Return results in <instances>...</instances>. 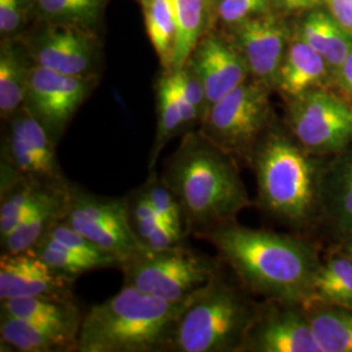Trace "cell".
<instances>
[{
    "label": "cell",
    "mask_w": 352,
    "mask_h": 352,
    "mask_svg": "<svg viewBox=\"0 0 352 352\" xmlns=\"http://www.w3.org/2000/svg\"><path fill=\"white\" fill-rule=\"evenodd\" d=\"M218 252L239 285L266 300L305 305L321 265L315 247L299 236L235 221L197 234Z\"/></svg>",
    "instance_id": "1"
},
{
    "label": "cell",
    "mask_w": 352,
    "mask_h": 352,
    "mask_svg": "<svg viewBox=\"0 0 352 352\" xmlns=\"http://www.w3.org/2000/svg\"><path fill=\"white\" fill-rule=\"evenodd\" d=\"M161 177L180 205L187 234L234 222L251 206L236 160L200 132L183 135Z\"/></svg>",
    "instance_id": "2"
},
{
    "label": "cell",
    "mask_w": 352,
    "mask_h": 352,
    "mask_svg": "<svg viewBox=\"0 0 352 352\" xmlns=\"http://www.w3.org/2000/svg\"><path fill=\"white\" fill-rule=\"evenodd\" d=\"M189 298L166 300L124 286L84 315L76 351H170Z\"/></svg>",
    "instance_id": "3"
},
{
    "label": "cell",
    "mask_w": 352,
    "mask_h": 352,
    "mask_svg": "<svg viewBox=\"0 0 352 352\" xmlns=\"http://www.w3.org/2000/svg\"><path fill=\"white\" fill-rule=\"evenodd\" d=\"M316 155L305 151L289 129L272 126L257 144L250 164L257 183V201L265 213L289 226L308 225L320 210Z\"/></svg>",
    "instance_id": "4"
},
{
    "label": "cell",
    "mask_w": 352,
    "mask_h": 352,
    "mask_svg": "<svg viewBox=\"0 0 352 352\" xmlns=\"http://www.w3.org/2000/svg\"><path fill=\"white\" fill-rule=\"evenodd\" d=\"M260 304L221 273L189 298L171 342L174 352H241Z\"/></svg>",
    "instance_id": "5"
},
{
    "label": "cell",
    "mask_w": 352,
    "mask_h": 352,
    "mask_svg": "<svg viewBox=\"0 0 352 352\" xmlns=\"http://www.w3.org/2000/svg\"><path fill=\"white\" fill-rule=\"evenodd\" d=\"M272 90L251 77L210 106L199 132L235 160L250 164L257 144L276 124Z\"/></svg>",
    "instance_id": "6"
},
{
    "label": "cell",
    "mask_w": 352,
    "mask_h": 352,
    "mask_svg": "<svg viewBox=\"0 0 352 352\" xmlns=\"http://www.w3.org/2000/svg\"><path fill=\"white\" fill-rule=\"evenodd\" d=\"M124 286L166 300H186L219 274L217 261L184 244L164 251H139L119 265Z\"/></svg>",
    "instance_id": "7"
},
{
    "label": "cell",
    "mask_w": 352,
    "mask_h": 352,
    "mask_svg": "<svg viewBox=\"0 0 352 352\" xmlns=\"http://www.w3.org/2000/svg\"><path fill=\"white\" fill-rule=\"evenodd\" d=\"M289 133L316 157L336 155L352 144V104L327 88L287 100Z\"/></svg>",
    "instance_id": "8"
},
{
    "label": "cell",
    "mask_w": 352,
    "mask_h": 352,
    "mask_svg": "<svg viewBox=\"0 0 352 352\" xmlns=\"http://www.w3.org/2000/svg\"><path fill=\"white\" fill-rule=\"evenodd\" d=\"M60 219L110 253L119 265L142 247L132 228L126 197H103L69 183Z\"/></svg>",
    "instance_id": "9"
},
{
    "label": "cell",
    "mask_w": 352,
    "mask_h": 352,
    "mask_svg": "<svg viewBox=\"0 0 352 352\" xmlns=\"http://www.w3.org/2000/svg\"><path fill=\"white\" fill-rule=\"evenodd\" d=\"M19 39L36 65L64 75H100L102 47L96 32L37 20Z\"/></svg>",
    "instance_id": "10"
},
{
    "label": "cell",
    "mask_w": 352,
    "mask_h": 352,
    "mask_svg": "<svg viewBox=\"0 0 352 352\" xmlns=\"http://www.w3.org/2000/svg\"><path fill=\"white\" fill-rule=\"evenodd\" d=\"M98 82L100 75H64L33 64L24 106L58 142Z\"/></svg>",
    "instance_id": "11"
},
{
    "label": "cell",
    "mask_w": 352,
    "mask_h": 352,
    "mask_svg": "<svg viewBox=\"0 0 352 352\" xmlns=\"http://www.w3.org/2000/svg\"><path fill=\"white\" fill-rule=\"evenodd\" d=\"M322 352L302 305L266 300L241 352Z\"/></svg>",
    "instance_id": "12"
},
{
    "label": "cell",
    "mask_w": 352,
    "mask_h": 352,
    "mask_svg": "<svg viewBox=\"0 0 352 352\" xmlns=\"http://www.w3.org/2000/svg\"><path fill=\"white\" fill-rule=\"evenodd\" d=\"M225 30L239 47L252 78L274 89L278 69L295 32L285 13L260 14Z\"/></svg>",
    "instance_id": "13"
},
{
    "label": "cell",
    "mask_w": 352,
    "mask_h": 352,
    "mask_svg": "<svg viewBox=\"0 0 352 352\" xmlns=\"http://www.w3.org/2000/svg\"><path fill=\"white\" fill-rule=\"evenodd\" d=\"M187 63L201 78L206 90L208 110L251 78L248 64L225 29L212 28L206 32L192 51Z\"/></svg>",
    "instance_id": "14"
},
{
    "label": "cell",
    "mask_w": 352,
    "mask_h": 352,
    "mask_svg": "<svg viewBox=\"0 0 352 352\" xmlns=\"http://www.w3.org/2000/svg\"><path fill=\"white\" fill-rule=\"evenodd\" d=\"M74 282L32 251L3 253L0 257V300L32 296L74 299Z\"/></svg>",
    "instance_id": "15"
},
{
    "label": "cell",
    "mask_w": 352,
    "mask_h": 352,
    "mask_svg": "<svg viewBox=\"0 0 352 352\" xmlns=\"http://www.w3.org/2000/svg\"><path fill=\"white\" fill-rule=\"evenodd\" d=\"M334 80L325 59L294 32L278 69L274 89L283 98L292 100L316 88H325Z\"/></svg>",
    "instance_id": "16"
},
{
    "label": "cell",
    "mask_w": 352,
    "mask_h": 352,
    "mask_svg": "<svg viewBox=\"0 0 352 352\" xmlns=\"http://www.w3.org/2000/svg\"><path fill=\"white\" fill-rule=\"evenodd\" d=\"M320 212L340 236H352V144L321 173Z\"/></svg>",
    "instance_id": "17"
},
{
    "label": "cell",
    "mask_w": 352,
    "mask_h": 352,
    "mask_svg": "<svg viewBox=\"0 0 352 352\" xmlns=\"http://www.w3.org/2000/svg\"><path fill=\"white\" fill-rule=\"evenodd\" d=\"M0 312L16 316L51 329L77 344L84 316L74 299L49 296L16 298L1 300Z\"/></svg>",
    "instance_id": "18"
},
{
    "label": "cell",
    "mask_w": 352,
    "mask_h": 352,
    "mask_svg": "<svg viewBox=\"0 0 352 352\" xmlns=\"http://www.w3.org/2000/svg\"><path fill=\"white\" fill-rule=\"evenodd\" d=\"M295 32L325 59L336 80L352 51V34L343 29L329 11L320 8L308 11Z\"/></svg>",
    "instance_id": "19"
},
{
    "label": "cell",
    "mask_w": 352,
    "mask_h": 352,
    "mask_svg": "<svg viewBox=\"0 0 352 352\" xmlns=\"http://www.w3.org/2000/svg\"><path fill=\"white\" fill-rule=\"evenodd\" d=\"M68 186L69 182H65L63 184H49L45 188L25 221L1 239L3 253L29 251L47 234L51 225L63 214Z\"/></svg>",
    "instance_id": "20"
},
{
    "label": "cell",
    "mask_w": 352,
    "mask_h": 352,
    "mask_svg": "<svg viewBox=\"0 0 352 352\" xmlns=\"http://www.w3.org/2000/svg\"><path fill=\"white\" fill-rule=\"evenodd\" d=\"M33 62L19 38L0 42V116L8 122L25 104Z\"/></svg>",
    "instance_id": "21"
},
{
    "label": "cell",
    "mask_w": 352,
    "mask_h": 352,
    "mask_svg": "<svg viewBox=\"0 0 352 352\" xmlns=\"http://www.w3.org/2000/svg\"><path fill=\"white\" fill-rule=\"evenodd\" d=\"M49 184L19 175L1 164V202H0V238H6L20 226L33 212Z\"/></svg>",
    "instance_id": "22"
},
{
    "label": "cell",
    "mask_w": 352,
    "mask_h": 352,
    "mask_svg": "<svg viewBox=\"0 0 352 352\" xmlns=\"http://www.w3.org/2000/svg\"><path fill=\"white\" fill-rule=\"evenodd\" d=\"M1 344L20 352L76 351L77 344L62 334L28 321L0 312Z\"/></svg>",
    "instance_id": "23"
},
{
    "label": "cell",
    "mask_w": 352,
    "mask_h": 352,
    "mask_svg": "<svg viewBox=\"0 0 352 352\" xmlns=\"http://www.w3.org/2000/svg\"><path fill=\"white\" fill-rule=\"evenodd\" d=\"M176 20L174 69L187 63L199 41L215 25L214 8L208 0H171ZM173 69V71H174Z\"/></svg>",
    "instance_id": "24"
},
{
    "label": "cell",
    "mask_w": 352,
    "mask_h": 352,
    "mask_svg": "<svg viewBox=\"0 0 352 352\" xmlns=\"http://www.w3.org/2000/svg\"><path fill=\"white\" fill-rule=\"evenodd\" d=\"M304 309L322 352H352V308L311 302Z\"/></svg>",
    "instance_id": "25"
},
{
    "label": "cell",
    "mask_w": 352,
    "mask_h": 352,
    "mask_svg": "<svg viewBox=\"0 0 352 352\" xmlns=\"http://www.w3.org/2000/svg\"><path fill=\"white\" fill-rule=\"evenodd\" d=\"M311 302L352 308L351 258L340 252L321 263L312 283L311 298L305 305Z\"/></svg>",
    "instance_id": "26"
},
{
    "label": "cell",
    "mask_w": 352,
    "mask_h": 352,
    "mask_svg": "<svg viewBox=\"0 0 352 352\" xmlns=\"http://www.w3.org/2000/svg\"><path fill=\"white\" fill-rule=\"evenodd\" d=\"M145 28L162 71L174 69L176 20L171 0H140Z\"/></svg>",
    "instance_id": "27"
},
{
    "label": "cell",
    "mask_w": 352,
    "mask_h": 352,
    "mask_svg": "<svg viewBox=\"0 0 352 352\" xmlns=\"http://www.w3.org/2000/svg\"><path fill=\"white\" fill-rule=\"evenodd\" d=\"M107 0H36V21L98 32Z\"/></svg>",
    "instance_id": "28"
},
{
    "label": "cell",
    "mask_w": 352,
    "mask_h": 352,
    "mask_svg": "<svg viewBox=\"0 0 352 352\" xmlns=\"http://www.w3.org/2000/svg\"><path fill=\"white\" fill-rule=\"evenodd\" d=\"M157 131L149 157V173L154 171L158 157L171 139L186 133V126L176 102L170 71H162L155 82Z\"/></svg>",
    "instance_id": "29"
},
{
    "label": "cell",
    "mask_w": 352,
    "mask_h": 352,
    "mask_svg": "<svg viewBox=\"0 0 352 352\" xmlns=\"http://www.w3.org/2000/svg\"><path fill=\"white\" fill-rule=\"evenodd\" d=\"M29 251L36 253L39 258H42L59 274L74 279L91 270L104 269L103 265L76 253L49 235H45Z\"/></svg>",
    "instance_id": "30"
},
{
    "label": "cell",
    "mask_w": 352,
    "mask_h": 352,
    "mask_svg": "<svg viewBox=\"0 0 352 352\" xmlns=\"http://www.w3.org/2000/svg\"><path fill=\"white\" fill-rule=\"evenodd\" d=\"M46 235L58 240L59 243H62L63 245L75 251L76 253L100 263L103 265V267H113V266L119 267V261L113 256L101 250L98 245L90 241L85 235L76 231L74 227L67 225L62 219L55 221L51 225Z\"/></svg>",
    "instance_id": "31"
},
{
    "label": "cell",
    "mask_w": 352,
    "mask_h": 352,
    "mask_svg": "<svg viewBox=\"0 0 352 352\" xmlns=\"http://www.w3.org/2000/svg\"><path fill=\"white\" fill-rule=\"evenodd\" d=\"M33 20L36 21V0H0L1 39L21 37Z\"/></svg>",
    "instance_id": "32"
},
{
    "label": "cell",
    "mask_w": 352,
    "mask_h": 352,
    "mask_svg": "<svg viewBox=\"0 0 352 352\" xmlns=\"http://www.w3.org/2000/svg\"><path fill=\"white\" fill-rule=\"evenodd\" d=\"M269 12H276L272 0H219L214 14L215 24H219L222 29H230Z\"/></svg>",
    "instance_id": "33"
},
{
    "label": "cell",
    "mask_w": 352,
    "mask_h": 352,
    "mask_svg": "<svg viewBox=\"0 0 352 352\" xmlns=\"http://www.w3.org/2000/svg\"><path fill=\"white\" fill-rule=\"evenodd\" d=\"M142 188L146 192L157 212L161 214L168 223L186 230L180 205L171 189L168 188L162 180V177H157L155 171H151L146 184L142 186Z\"/></svg>",
    "instance_id": "34"
},
{
    "label": "cell",
    "mask_w": 352,
    "mask_h": 352,
    "mask_svg": "<svg viewBox=\"0 0 352 352\" xmlns=\"http://www.w3.org/2000/svg\"><path fill=\"white\" fill-rule=\"evenodd\" d=\"M171 74H173L176 87L182 91V94L199 110V113H201V118L204 119L208 113V100H206V90L202 84L200 76L197 75V72L189 63L184 64L179 69L171 71Z\"/></svg>",
    "instance_id": "35"
},
{
    "label": "cell",
    "mask_w": 352,
    "mask_h": 352,
    "mask_svg": "<svg viewBox=\"0 0 352 352\" xmlns=\"http://www.w3.org/2000/svg\"><path fill=\"white\" fill-rule=\"evenodd\" d=\"M186 235L187 231L184 228H179L168 222H164L151 234L149 239L142 243V247L151 251L170 250L184 244Z\"/></svg>",
    "instance_id": "36"
},
{
    "label": "cell",
    "mask_w": 352,
    "mask_h": 352,
    "mask_svg": "<svg viewBox=\"0 0 352 352\" xmlns=\"http://www.w3.org/2000/svg\"><path fill=\"white\" fill-rule=\"evenodd\" d=\"M325 6L336 21L352 34V0H325Z\"/></svg>",
    "instance_id": "37"
},
{
    "label": "cell",
    "mask_w": 352,
    "mask_h": 352,
    "mask_svg": "<svg viewBox=\"0 0 352 352\" xmlns=\"http://www.w3.org/2000/svg\"><path fill=\"white\" fill-rule=\"evenodd\" d=\"M336 81L352 101V51L340 67L338 75L336 76Z\"/></svg>",
    "instance_id": "38"
},
{
    "label": "cell",
    "mask_w": 352,
    "mask_h": 352,
    "mask_svg": "<svg viewBox=\"0 0 352 352\" xmlns=\"http://www.w3.org/2000/svg\"><path fill=\"white\" fill-rule=\"evenodd\" d=\"M325 4V0H287L285 7V14L295 12H308Z\"/></svg>",
    "instance_id": "39"
},
{
    "label": "cell",
    "mask_w": 352,
    "mask_h": 352,
    "mask_svg": "<svg viewBox=\"0 0 352 352\" xmlns=\"http://www.w3.org/2000/svg\"><path fill=\"white\" fill-rule=\"evenodd\" d=\"M340 252L352 260V236L344 239V244L342 245V250Z\"/></svg>",
    "instance_id": "40"
},
{
    "label": "cell",
    "mask_w": 352,
    "mask_h": 352,
    "mask_svg": "<svg viewBox=\"0 0 352 352\" xmlns=\"http://www.w3.org/2000/svg\"><path fill=\"white\" fill-rule=\"evenodd\" d=\"M208 1H209V3H210V6H212V7H213L214 12H215V7H217V4H218V3H219V0H208Z\"/></svg>",
    "instance_id": "41"
}]
</instances>
